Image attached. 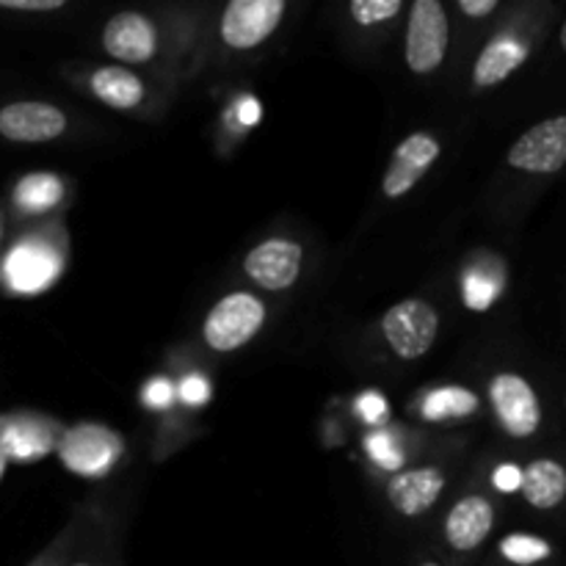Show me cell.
I'll use <instances>...</instances> for the list:
<instances>
[{"label":"cell","instance_id":"1","mask_svg":"<svg viewBox=\"0 0 566 566\" xmlns=\"http://www.w3.org/2000/svg\"><path fill=\"white\" fill-rule=\"evenodd\" d=\"M265 318H269V310L254 293H227L210 307L202 324V337L216 354L238 352L258 337V332L265 326Z\"/></svg>","mask_w":566,"mask_h":566},{"label":"cell","instance_id":"2","mask_svg":"<svg viewBox=\"0 0 566 566\" xmlns=\"http://www.w3.org/2000/svg\"><path fill=\"white\" fill-rule=\"evenodd\" d=\"M381 335L392 354L401 359H420L431 352L440 335V313L426 298H403L381 318Z\"/></svg>","mask_w":566,"mask_h":566},{"label":"cell","instance_id":"3","mask_svg":"<svg viewBox=\"0 0 566 566\" xmlns=\"http://www.w3.org/2000/svg\"><path fill=\"white\" fill-rule=\"evenodd\" d=\"M451 25L440 0H415L407 25V66L415 75H429L446 61Z\"/></svg>","mask_w":566,"mask_h":566},{"label":"cell","instance_id":"4","mask_svg":"<svg viewBox=\"0 0 566 566\" xmlns=\"http://www.w3.org/2000/svg\"><path fill=\"white\" fill-rule=\"evenodd\" d=\"M490 407L497 423L514 440H528L542 426V403L525 376L503 370L490 381Z\"/></svg>","mask_w":566,"mask_h":566},{"label":"cell","instance_id":"5","mask_svg":"<svg viewBox=\"0 0 566 566\" xmlns=\"http://www.w3.org/2000/svg\"><path fill=\"white\" fill-rule=\"evenodd\" d=\"M125 440L114 429L99 423H81L70 429L61 440V462L77 475L97 479L114 468L116 459L122 457Z\"/></svg>","mask_w":566,"mask_h":566},{"label":"cell","instance_id":"6","mask_svg":"<svg viewBox=\"0 0 566 566\" xmlns=\"http://www.w3.org/2000/svg\"><path fill=\"white\" fill-rule=\"evenodd\" d=\"M509 166L528 175H556L566 166V116L528 127L506 155Z\"/></svg>","mask_w":566,"mask_h":566},{"label":"cell","instance_id":"7","mask_svg":"<svg viewBox=\"0 0 566 566\" xmlns=\"http://www.w3.org/2000/svg\"><path fill=\"white\" fill-rule=\"evenodd\" d=\"M285 0H232L221 14V39L232 50H254L280 28Z\"/></svg>","mask_w":566,"mask_h":566},{"label":"cell","instance_id":"8","mask_svg":"<svg viewBox=\"0 0 566 566\" xmlns=\"http://www.w3.org/2000/svg\"><path fill=\"white\" fill-rule=\"evenodd\" d=\"M304 249L291 238H269L243 258V271L263 291H287L302 276Z\"/></svg>","mask_w":566,"mask_h":566},{"label":"cell","instance_id":"9","mask_svg":"<svg viewBox=\"0 0 566 566\" xmlns=\"http://www.w3.org/2000/svg\"><path fill=\"white\" fill-rule=\"evenodd\" d=\"M103 48L122 64H147L158 53V25L142 11H119L105 22Z\"/></svg>","mask_w":566,"mask_h":566},{"label":"cell","instance_id":"10","mask_svg":"<svg viewBox=\"0 0 566 566\" xmlns=\"http://www.w3.org/2000/svg\"><path fill=\"white\" fill-rule=\"evenodd\" d=\"M442 147L431 133H412V136L403 138L401 144L392 153L390 166L385 171V180H381V191L387 199H398L403 193L412 191L420 182V177L431 169L437 158H440Z\"/></svg>","mask_w":566,"mask_h":566},{"label":"cell","instance_id":"11","mask_svg":"<svg viewBox=\"0 0 566 566\" xmlns=\"http://www.w3.org/2000/svg\"><path fill=\"white\" fill-rule=\"evenodd\" d=\"M66 130V114L50 103H11L0 108V136L20 144L53 142Z\"/></svg>","mask_w":566,"mask_h":566},{"label":"cell","instance_id":"12","mask_svg":"<svg viewBox=\"0 0 566 566\" xmlns=\"http://www.w3.org/2000/svg\"><path fill=\"white\" fill-rule=\"evenodd\" d=\"M61 274V260L48 243L42 241H22L20 247L11 249L6 258L3 276L11 291L17 293H42L48 291Z\"/></svg>","mask_w":566,"mask_h":566},{"label":"cell","instance_id":"13","mask_svg":"<svg viewBox=\"0 0 566 566\" xmlns=\"http://www.w3.org/2000/svg\"><path fill=\"white\" fill-rule=\"evenodd\" d=\"M492 525H495L492 503L481 495H468L459 503H453V509L448 512L446 542L457 553H473L492 534Z\"/></svg>","mask_w":566,"mask_h":566},{"label":"cell","instance_id":"14","mask_svg":"<svg viewBox=\"0 0 566 566\" xmlns=\"http://www.w3.org/2000/svg\"><path fill=\"white\" fill-rule=\"evenodd\" d=\"M442 486H446V475L437 468L401 470L387 484V497L403 517H418L440 501Z\"/></svg>","mask_w":566,"mask_h":566},{"label":"cell","instance_id":"15","mask_svg":"<svg viewBox=\"0 0 566 566\" xmlns=\"http://www.w3.org/2000/svg\"><path fill=\"white\" fill-rule=\"evenodd\" d=\"M531 44L517 36H495L484 50L479 53L473 66V83L475 88H492L512 77L520 66L528 61Z\"/></svg>","mask_w":566,"mask_h":566},{"label":"cell","instance_id":"16","mask_svg":"<svg viewBox=\"0 0 566 566\" xmlns=\"http://www.w3.org/2000/svg\"><path fill=\"white\" fill-rule=\"evenodd\" d=\"M88 88L99 103L116 111H133L144 103V88L142 77L130 72L127 66H99L88 77Z\"/></svg>","mask_w":566,"mask_h":566},{"label":"cell","instance_id":"17","mask_svg":"<svg viewBox=\"0 0 566 566\" xmlns=\"http://www.w3.org/2000/svg\"><path fill=\"white\" fill-rule=\"evenodd\" d=\"M523 497L539 512L556 509L566 497V468L556 459H536L523 470Z\"/></svg>","mask_w":566,"mask_h":566},{"label":"cell","instance_id":"18","mask_svg":"<svg viewBox=\"0 0 566 566\" xmlns=\"http://www.w3.org/2000/svg\"><path fill=\"white\" fill-rule=\"evenodd\" d=\"M479 409V396L464 387H440L423 401V418L431 423L440 420H459L468 418Z\"/></svg>","mask_w":566,"mask_h":566},{"label":"cell","instance_id":"19","mask_svg":"<svg viewBox=\"0 0 566 566\" xmlns=\"http://www.w3.org/2000/svg\"><path fill=\"white\" fill-rule=\"evenodd\" d=\"M61 193H64V182L55 175H28L14 188V202L25 213H44L59 205Z\"/></svg>","mask_w":566,"mask_h":566},{"label":"cell","instance_id":"20","mask_svg":"<svg viewBox=\"0 0 566 566\" xmlns=\"http://www.w3.org/2000/svg\"><path fill=\"white\" fill-rule=\"evenodd\" d=\"M3 451L14 459H36L50 451V434L39 423H14L6 429Z\"/></svg>","mask_w":566,"mask_h":566},{"label":"cell","instance_id":"21","mask_svg":"<svg viewBox=\"0 0 566 566\" xmlns=\"http://www.w3.org/2000/svg\"><path fill=\"white\" fill-rule=\"evenodd\" d=\"M501 556L514 566H534L553 556V545L534 534H512L501 542Z\"/></svg>","mask_w":566,"mask_h":566},{"label":"cell","instance_id":"22","mask_svg":"<svg viewBox=\"0 0 566 566\" xmlns=\"http://www.w3.org/2000/svg\"><path fill=\"white\" fill-rule=\"evenodd\" d=\"M403 3L401 0H354L348 6V14L357 25L370 28V25H381V22H390L392 17L401 14Z\"/></svg>","mask_w":566,"mask_h":566},{"label":"cell","instance_id":"23","mask_svg":"<svg viewBox=\"0 0 566 566\" xmlns=\"http://www.w3.org/2000/svg\"><path fill=\"white\" fill-rule=\"evenodd\" d=\"M497 293H501L497 282L484 280V276L468 274V280H464V298H468V304L473 310H486V307H490L492 298H495Z\"/></svg>","mask_w":566,"mask_h":566},{"label":"cell","instance_id":"24","mask_svg":"<svg viewBox=\"0 0 566 566\" xmlns=\"http://www.w3.org/2000/svg\"><path fill=\"white\" fill-rule=\"evenodd\" d=\"M368 451H370V457H374L376 462H379V468H385V470H398L403 464L401 451H398L396 442H392L387 434L370 437V440H368Z\"/></svg>","mask_w":566,"mask_h":566},{"label":"cell","instance_id":"25","mask_svg":"<svg viewBox=\"0 0 566 566\" xmlns=\"http://www.w3.org/2000/svg\"><path fill=\"white\" fill-rule=\"evenodd\" d=\"M357 412L363 415L365 423H381L387 415L385 396H379V392H365V396L357 401Z\"/></svg>","mask_w":566,"mask_h":566},{"label":"cell","instance_id":"26","mask_svg":"<svg viewBox=\"0 0 566 566\" xmlns=\"http://www.w3.org/2000/svg\"><path fill=\"white\" fill-rule=\"evenodd\" d=\"M180 398L188 403V407H202L210 398V385L202 379V376H188L180 385Z\"/></svg>","mask_w":566,"mask_h":566},{"label":"cell","instance_id":"27","mask_svg":"<svg viewBox=\"0 0 566 566\" xmlns=\"http://www.w3.org/2000/svg\"><path fill=\"white\" fill-rule=\"evenodd\" d=\"M492 481H495V486L501 492H517V490H523V470H520L517 464L506 462L495 470Z\"/></svg>","mask_w":566,"mask_h":566},{"label":"cell","instance_id":"28","mask_svg":"<svg viewBox=\"0 0 566 566\" xmlns=\"http://www.w3.org/2000/svg\"><path fill=\"white\" fill-rule=\"evenodd\" d=\"M175 401V385L169 379H153V385L147 387V403L155 409H166Z\"/></svg>","mask_w":566,"mask_h":566},{"label":"cell","instance_id":"29","mask_svg":"<svg viewBox=\"0 0 566 566\" xmlns=\"http://www.w3.org/2000/svg\"><path fill=\"white\" fill-rule=\"evenodd\" d=\"M66 0H0V9L9 11H59Z\"/></svg>","mask_w":566,"mask_h":566},{"label":"cell","instance_id":"30","mask_svg":"<svg viewBox=\"0 0 566 566\" xmlns=\"http://www.w3.org/2000/svg\"><path fill=\"white\" fill-rule=\"evenodd\" d=\"M497 6H501L497 0H459V9H462V14L473 17V20L492 14Z\"/></svg>","mask_w":566,"mask_h":566},{"label":"cell","instance_id":"31","mask_svg":"<svg viewBox=\"0 0 566 566\" xmlns=\"http://www.w3.org/2000/svg\"><path fill=\"white\" fill-rule=\"evenodd\" d=\"M241 119H243V122H249V125H252V122H258V119H260V108H258V103H254V99H247V103H243V114H241Z\"/></svg>","mask_w":566,"mask_h":566},{"label":"cell","instance_id":"32","mask_svg":"<svg viewBox=\"0 0 566 566\" xmlns=\"http://www.w3.org/2000/svg\"><path fill=\"white\" fill-rule=\"evenodd\" d=\"M562 48H564V53H566V20H564V25H562Z\"/></svg>","mask_w":566,"mask_h":566},{"label":"cell","instance_id":"33","mask_svg":"<svg viewBox=\"0 0 566 566\" xmlns=\"http://www.w3.org/2000/svg\"><path fill=\"white\" fill-rule=\"evenodd\" d=\"M418 566H442V564H437V562H423V564H418Z\"/></svg>","mask_w":566,"mask_h":566},{"label":"cell","instance_id":"34","mask_svg":"<svg viewBox=\"0 0 566 566\" xmlns=\"http://www.w3.org/2000/svg\"><path fill=\"white\" fill-rule=\"evenodd\" d=\"M70 566H94V564H86V562H77V564H70Z\"/></svg>","mask_w":566,"mask_h":566},{"label":"cell","instance_id":"35","mask_svg":"<svg viewBox=\"0 0 566 566\" xmlns=\"http://www.w3.org/2000/svg\"><path fill=\"white\" fill-rule=\"evenodd\" d=\"M0 475H3V459H0Z\"/></svg>","mask_w":566,"mask_h":566}]
</instances>
